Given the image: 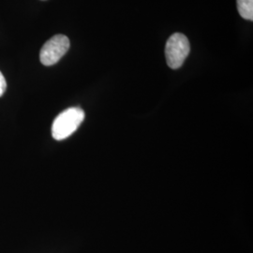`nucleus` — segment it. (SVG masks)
Listing matches in <instances>:
<instances>
[{
  "mask_svg": "<svg viewBox=\"0 0 253 253\" xmlns=\"http://www.w3.org/2000/svg\"><path fill=\"white\" fill-rule=\"evenodd\" d=\"M84 119V112L79 107H72L63 111L54 119L52 125L54 139L61 141L77 130Z\"/></svg>",
  "mask_w": 253,
  "mask_h": 253,
  "instance_id": "obj_1",
  "label": "nucleus"
},
{
  "mask_svg": "<svg viewBox=\"0 0 253 253\" xmlns=\"http://www.w3.org/2000/svg\"><path fill=\"white\" fill-rule=\"evenodd\" d=\"M7 88V83L5 80V77L3 76L2 73L0 72V97L4 94V92L6 91Z\"/></svg>",
  "mask_w": 253,
  "mask_h": 253,
  "instance_id": "obj_5",
  "label": "nucleus"
},
{
  "mask_svg": "<svg viewBox=\"0 0 253 253\" xmlns=\"http://www.w3.org/2000/svg\"><path fill=\"white\" fill-rule=\"evenodd\" d=\"M237 9L242 18L253 21V0H236Z\"/></svg>",
  "mask_w": 253,
  "mask_h": 253,
  "instance_id": "obj_4",
  "label": "nucleus"
},
{
  "mask_svg": "<svg viewBox=\"0 0 253 253\" xmlns=\"http://www.w3.org/2000/svg\"><path fill=\"white\" fill-rule=\"evenodd\" d=\"M190 42L181 33H174L169 38L165 45V56L168 66L172 69H179L190 54Z\"/></svg>",
  "mask_w": 253,
  "mask_h": 253,
  "instance_id": "obj_2",
  "label": "nucleus"
},
{
  "mask_svg": "<svg viewBox=\"0 0 253 253\" xmlns=\"http://www.w3.org/2000/svg\"><path fill=\"white\" fill-rule=\"evenodd\" d=\"M70 40L65 35H55L47 41L42 46L40 59L44 66H53L57 63L70 49Z\"/></svg>",
  "mask_w": 253,
  "mask_h": 253,
  "instance_id": "obj_3",
  "label": "nucleus"
}]
</instances>
